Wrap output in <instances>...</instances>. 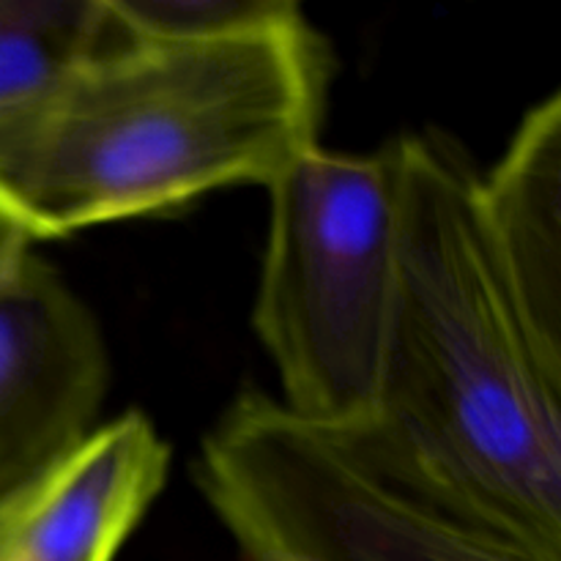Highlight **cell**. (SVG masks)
Instances as JSON below:
<instances>
[{
	"label": "cell",
	"mask_w": 561,
	"mask_h": 561,
	"mask_svg": "<svg viewBox=\"0 0 561 561\" xmlns=\"http://www.w3.org/2000/svg\"><path fill=\"white\" fill-rule=\"evenodd\" d=\"M124 36L142 42H214L301 14L290 0H104Z\"/></svg>",
	"instance_id": "obj_8"
},
{
	"label": "cell",
	"mask_w": 561,
	"mask_h": 561,
	"mask_svg": "<svg viewBox=\"0 0 561 561\" xmlns=\"http://www.w3.org/2000/svg\"><path fill=\"white\" fill-rule=\"evenodd\" d=\"M480 217L504 279L551 362L561 365V93L520 118L480 173Z\"/></svg>",
	"instance_id": "obj_6"
},
{
	"label": "cell",
	"mask_w": 561,
	"mask_h": 561,
	"mask_svg": "<svg viewBox=\"0 0 561 561\" xmlns=\"http://www.w3.org/2000/svg\"><path fill=\"white\" fill-rule=\"evenodd\" d=\"M104 0H0V107L115 36Z\"/></svg>",
	"instance_id": "obj_7"
},
{
	"label": "cell",
	"mask_w": 561,
	"mask_h": 561,
	"mask_svg": "<svg viewBox=\"0 0 561 561\" xmlns=\"http://www.w3.org/2000/svg\"><path fill=\"white\" fill-rule=\"evenodd\" d=\"M268 190L255 334L283 403L323 422L373 416L398 257V168L307 148Z\"/></svg>",
	"instance_id": "obj_4"
},
{
	"label": "cell",
	"mask_w": 561,
	"mask_h": 561,
	"mask_svg": "<svg viewBox=\"0 0 561 561\" xmlns=\"http://www.w3.org/2000/svg\"><path fill=\"white\" fill-rule=\"evenodd\" d=\"M329 77L305 14L214 42L118 31L0 107V225L60 239L225 186H268L318 146Z\"/></svg>",
	"instance_id": "obj_1"
},
{
	"label": "cell",
	"mask_w": 561,
	"mask_h": 561,
	"mask_svg": "<svg viewBox=\"0 0 561 561\" xmlns=\"http://www.w3.org/2000/svg\"><path fill=\"white\" fill-rule=\"evenodd\" d=\"M197 485L247 561H561L427 469L376 416L323 422L244 392L203 438Z\"/></svg>",
	"instance_id": "obj_3"
},
{
	"label": "cell",
	"mask_w": 561,
	"mask_h": 561,
	"mask_svg": "<svg viewBox=\"0 0 561 561\" xmlns=\"http://www.w3.org/2000/svg\"><path fill=\"white\" fill-rule=\"evenodd\" d=\"M107 383L93 312L36 241L0 225V515L96 431Z\"/></svg>",
	"instance_id": "obj_5"
},
{
	"label": "cell",
	"mask_w": 561,
	"mask_h": 561,
	"mask_svg": "<svg viewBox=\"0 0 561 561\" xmlns=\"http://www.w3.org/2000/svg\"><path fill=\"white\" fill-rule=\"evenodd\" d=\"M398 257L373 416L499 518L561 546V365L531 334L442 131L389 142Z\"/></svg>",
	"instance_id": "obj_2"
}]
</instances>
